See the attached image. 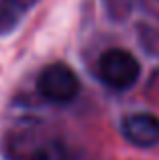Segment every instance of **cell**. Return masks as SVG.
Here are the masks:
<instances>
[{
	"label": "cell",
	"mask_w": 159,
	"mask_h": 160,
	"mask_svg": "<svg viewBox=\"0 0 159 160\" xmlns=\"http://www.w3.org/2000/svg\"><path fill=\"white\" fill-rule=\"evenodd\" d=\"M139 61L124 49H110L100 57L98 75L106 85L114 89H129L139 79Z\"/></svg>",
	"instance_id": "6da1fadb"
},
{
	"label": "cell",
	"mask_w": 159,
	"mask_h": 160,
	"mask_svg": "<svg viewBox=\"0 0 159 160\" xmlns=\"http://www.w3.org/2000/svg\"><path fill=\"white\" fill-rule=\"evenodd\" d=\"M37 87L45 99L55 103H65L78 95L80 81L68 65L51 63L41 71L39 79H37Z\"/></svg>",
	"instance_id": "7a4b0ae2"
},
{
	"label": "cell",
	"mask_w": 159,
	"mask_h": 160,
	"mask_svg": "<svg viewBox=\"0 0 159 160\" xmlns=\"http://www.w3.org/2000/svg\"><path fill=\"white\" fill-rule=\"evenodd\" d=\"M123 134L135 146L151 148L159 144V118L153 113H131L123 120Z\"/></svg>",
	"instance_id": "3957f363"
}]
</instances>
